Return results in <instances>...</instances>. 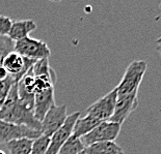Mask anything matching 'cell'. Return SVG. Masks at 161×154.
<instances>
[{"label":"cell","mask_w":161,"mask_h":154,"mask_svg":"<svg viewBox=\"0 0 161 154\" xmlns=\"http://www.w3.org/2000/svg\"><path fill=\"white\" fill-rule=\"evenodd\" d=\"M116 97H118L116 89L114 88L110 92L105 94L103 97L99 98L97 101L91 105L87 108L85 114L96 118L100 122L110 121L112 115L114 113Z\"/></svg>","instance_id":"obj_5"},{"label":"cell","mask_w":161,"mask_h":154,"mask_svg":"<svg viewBox=\"0 0 161 154\" xmlns=\"http://www.w3.org/2000/svg\"><path fill=\"white\" fill-rule=\"evenodd\" d=\"M15 52L21 56L36 61L48 59L51 55V50L44 40L25 37L15 43Z\"/></svg>","instance_id":"obj_3"},{"label":"cell","mask_w":161,"mask_h":154,"mask_svg":"<svg viewBox=\"0 0 161 154\" xmlns=\"http://www.w3.org/2000/svg\"><path fill=\"white\" fill-rule=\"evenodd\" d=\"M42 136V132L31 129L27 126L16 125L0 120V146H5L6 144L14 140L19 139H31L36 140Z\"/></svg>","instance_id":"obj_7"},{"label":"cell","mask_w":161,"mask_h":154,"mask_svg":"<svg viewBox=\"0 0 161 154\" xmlns=\"http://www.w3.org/2000/svg\"><path fill=\"white\" fill-rule=\"evenodd\" d=\"M99 120H97L96 118L92 117L90 115L85 114L84 116H80L79 118L77 119L76 123L74 125V129H73V136L75 138H82L83 136L87 135L88 132H91L92 129L100 124Z\"/></svg>","instance_id":"obj_13"},{"label":"cell","mask_w":161,"mask_h":154,"mask_svg":"<svg viewBox=\"0 0 161 154\" xmlns=\"http://www.w3.org/2000/svg\"><path fill=\"white\" fill-rule=\"evenodd\" d=\"M157 52H158L159 56H160V58H161V43L158 44V47H157Z\"/></svg>","instance_id":"obj_22"},{"label":"cell","mask_w":161,"mask_h":154,"mask_svg":"<svg viewBox=\"0 0 161 154\" xmlns=\"http://www.w3.org/2000/svg\"><path fill=\"white\" fill-rule=\"evenodd\" d=\"M8 71H6L5 68L2 66V64H0V81L5 80V79L8 78Z\"/></svg>","instance_id":"obj_21"},{"label":"cell","mask_w":161,"mask_h":154,"mask_svg":"<svg viewBox=\"0 0 161 154\" xmlns=\"http://www.w3.org/2000/svg\"><path fill=\"white\" fill-rule=\"evenodd\" d=\"M147 67L148 64L143 60H134L129 64L121 82L115 87L118 96H138Z\"/></svg>","instance_id":"obj_2"},{"label":"cell","mask_w":161,"mask_h":154,"mask_svg":"<svg viewBox=\"0 0 161 154\" xmlns=\"http://www.w3.org/2000/svg\"><path fill=\"white\" fill-rule=\"evenodd\" d=\"M14 84H15V81L9 76L5 80L0 81V109L2 108V105L9 93V90H11Z\"/></svg>","instance_id":"obj_19"},{"label":"cell","mask_w":161,"mask_h":154,"mask_svg":"<svg viewBox=\"0 0 161 154\" xmlns=\"http://www.w3.org/2000/svg\"><path fill=\"white\" fill-rule=\"evenodd\" d=\"M15 51V42H13L8 36H0V64L6 55Z\"/></svg>","instance_id":"obj_18"},{"label":"cell","mask_w":161,"mask_h":154,"mask_svg":"<svg viewBox=\"0 0 161 154\" xmlns=\"http://www.w3.org/2000/svg\"><path fill=\"white\" fill-rule=\"evenodd\" d=\"M0 154H6V153H5V151H3L2 149H0Z\"/></svg>","instance_id":"obj_24"},{"label":"cell","mask_w":161,"mask_h":154,"mask_svg":"<svg viewBox=\"0 0 161 154\" xmlns=\"http://www.w3.org/2000/svg\"><path fill=\"white\" fill-rule=\"evenodd\" d=\"M32 144L33 140L31 139H19L8 142L5 147L8 149L9 154H30Z\"/></svg>","instance_id":"obj_15"},{"label":"cell","mask_w":161,"mask_h":154,"mask_svg":"<svg viewBox=\"0 0 161 154\" xmlns=\"http://www.w3.org/2000/svg\"><path fill=\"white\" fill-rule=\"evenodd\" d=\"M36 62V60L25 58L13 51L2 60V66L8 71V76L13 78L15 83H19L20 80L31 69Z\"/></svg>","instance_id":"obj_6"},{"label":"cell","mask_w":161,"mask_h":154,"mask_svg":"<svg viewBox=\"0 0 161 154\" xmlns=\"http://www.w3.org/2000/svg\"><path fill=\"white\" fill-rule=\"evenodd\" d=\"M50 138L45 136H41L40 138L33 140L32 148L30 154H46L49 147Z\"/></svg>","instance_id":"obj_17"},{"label":"cell","mask_w":161,"mask_h":154,"mask_svg":"<svg viewBox=\"0 0 161 154\" xmlns=\"http://www.w3.org/2000/svg\"><path fill=\"white\" fill-rule=\"evenodd\" d=\"M85 150V146L82 143L81 139L75 138L72 135L68 141L60 147L57 154H79Z\"/></svg>","instance_id":"obj_16"},{"label":"cell","mask_w":161,"mask_h":154,"mask_svg":"<svg viewBox=\"0 0 161 154\" xmlns=\"http://www.w3.org/2000/svg\"><path fill=\"white\" fill-rule=\"evenodd\" d=\"M81 116L80 112H75L73 114L69 115L66 119V121L63 126L58 129L56 132H54L50 138L49 147H48L46 154H57L59 151L60 147L68 141V139L73 135L74 125L76 123L77 119Z\"/></svg>","instance_id":"obj_8"},{"label":"cell","mask_w":161,"mask_h":154,"mask_svg":"<svg viewBox=\"0 0 161 154\" xmlns=\"http://www.w3.org/2000/svg\"><path fill=\"white\" fill-rule=\"evenodd\" d=\"M67 105H53L45 117L41 122L42 124V136L51 138V136L54 132H56L59 129L67 119Z\"/></svg>","instance_id":"obj_9"},{"label":"cell","mask_w":161,"mask_h":154,"mask_svg":"<svg viewBox=\"0 0 161 154\" xmlns=\"http://www.w3.org/2000/svg\"><path fill=\"white\" fill-rule=\"evenodd\" d=\"M86 154H125L121 146L115 142L96 143L85 148Z\"/></svg>","instance_id":"obj_14"},{"label":"cell","mask_w":161,"mask_h":154,"mask_svg":"<svg viewBox=\"0 0 161 154\" xmlns=\"http://www.w3.org/2000/svg\"><path fill=\"white\" fill-rule=\"evenodd\" d=\"M156 43H157V44H160V43H161V36L159 37V38H158V39H157V40H156Z\"/></svg>","instance_id":"obj_23"},{"label":"cell","mask_w":161,"mask_h":154,"mask_svg":"<svg viewBox=\"0 0 161 154\" xmlns=\"http://www.w3.org/2000/svg\"><path fill=\"white\" fill-rule=\"evenodd\" d=\"M79 154H86V153H85V150H84V151H82L81 153H79Z\"/></svg>","instance_id":"obj_25"},{"label":"cell","mask_w":161,"mask_h":154,"mask_svg":"<svg viewBox=\"0 0 161 154\" xmlns=\"http://www.w3.org/2000/svg\"><path fill=\"white\" fill-rule=\"evenodd\" d=\"M0 120L16 125L27 126L31 129L42 132V124L36 119L33 109L20 100L18 83L13 85L4 104L0 109Z\"/></svg>","instance_id":"obj_1"},{"label":"cell","mask_w":161,"mask_h":154,"mask_svg":"<svg viewBox=\"0 0 161 154\" xmlns=\"http://www.w3.org/2000/svg\"><path fill=\"white\" fill-rule=\"evenodd\" d=\"M13 20L9 17L0 16V36H8L12 28Z\"/></svg>","instance_id":"obj_20"},{"label":"cell","mask_w":161,"mask_h":154,"mask_svg":"<svg viewBox=\"0 0 161 154\" xmlns=\"http://www.w3.org/2000/svg\"><path fill=\"white\" fill-rule=\"evenodd\" d=\"M53 105H55L54 88L36 92L35 99H33V114H35L36 120L42 122L45 115Z\"/></svg>","instance_id":"obj_11"},{"label":"cell","mask_w":161,"mask_h":154,"mask_svg":"<svg viewBox=\"0 0 161 154\" xmlns=\"http://www.w3.org/2000/svg\"><path fill=\"white\" fill-rule=\"evenodd\" d=\"M36 29V24L35 21H32V20H19V21H14L8 36L13 42L16 43L23 38H25V37H28L29 34Z\"/></svg>","instance_id":"obj_12"},{"label":"cell","mask_w":161,"mask_h":154,"mask_svg":"<svg viewBox=\"0 0 161 154\" xmlns=\"http://www.w3.org/2000/svg\"><path fill=\"white\" fill-rule=\"evenodd\" d=\"M122 125L112 121H104L95 127L91 132L83 136L81 139L85 148L96 143L114 142L119 135Z\"/></svg>","instance_id":"obj_4"},{"label":"cell","mask_w":161,"mask_h":154,"mask_svg":"<svg viewBox=\"0 0 161 154\" xmlns=\"http://www.w3.org/2000/svg\"><path fill=\"white\" fill-rule=\"evenodd\" d=\"M138 105L137 96H118L114 113L112 115L110 121L123 124L127 118L136 110Z\"/></svg>","instance_id":"obj_10"}]
</instances>
